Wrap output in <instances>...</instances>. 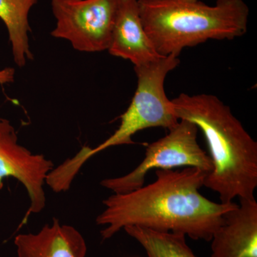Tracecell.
I'll return each instance as SVG.
<instances>
[{
    "instance_id": "cell-1",
    "label": "cell",
    "mask_w": 257,
    "mask_h": 257,
    "mask_svg": "<svg viewBox=\"0 0 257 257\" xmlns=\"http://www.w3.org/2000/svg\"><path fill=\"white\" fill-rule=\"evenodd\" d=\"M152 183L126 194H114L103 201L105 209L96 217L103 240L128 226L188 236L210 241L222 224L224 214L238 205L216 203L199 192L208 174L195 167L157 170Z\"/></svg>"
},
{
    "instance_id": "cell-2",
    "label": "cell",
    "mask_w": 257,
    "mask_h": 257,
    "mask_svg": "<svg viewBox=\"0 0 257 257\" xmlns=\"http://www.w3.org/2000/svg\"><path fill=\"white\" fill-rule=\"evenodd\" d=\"M179 119L188 120L204 134L213 170L204 187L219 194L221 203L253 199L257 187V143L229 106L212 94H179L172 99Z\"/></svg>"
},
{
    "instance_id": "cell-3",
    "label": "cell",
    "mask_w": 257,
    "mask_h": 257,
    "mask_svg": "<svg viewBox=\"0 0 257 257\" xmlns=\"http://www.w3.org/2000/svg\"><path fill=\"white\" fill-rule=\"evenodd\" d=\"M138 7L144 29L162 57L247 31L249 8L243 0H217L214 6L199 0H138Z\"/></svg>"
},
{
    "instance_id": "cell-4",
    "label": "cell",
    "mask_w": 257,
    "mask_h": 257,
    "mask_svg": "<svg viewBox=\"0 0 257 257\" xmlns=\"http://www.w3.org/2000/svg\"><path fill=\"white\" fill-rule=\"evenodd\" d=\"M179 63V56L172 54L152 63L135 67L138 88L128 109L120 116L119 127L97 147H82L77 155L64 161L61 165L64 175L74 178L91 157L109 147L133 145L134 135L145 128L163 127L170 130L175 127L179 119L166 94L165 82L169 72Z\"/></svg>"
},
{
    "instance_id": "cell-5",
    "label": "cell",
    "mask_w": 257,
    "mask_h": 257,
    "mask_svg": "<svg viewBox=\"0 0 257 257\" xmlns=\"http://www.w3.org/2000/svg\"><path fill=\"white\" fill-rule=\"evenodd\" d=\"M199 128L188 120L178 124L164 138L147 145L143 162L127 175L101 181L102 187L114 194H126L141 188L150 170H173L176 167H195L207 174L213 170L209 155L197 142Z\"/></svg>"
},
{
    "instance_id": "cell-6",
    "label": "cell",
    "mask_w": 257,
    "mask_h": 257,
    "mask_svg": "<svg viewBox=\"0 0 257 257\" xmlns=\"http://www.w3.org/2000/svg\"><path fill=\"white\" fill-rule=\"evenodd\" d=\"M121 0H52L57 20L51 32L84 52L108 50Z\"/></svg>"
},
{
    "instance_id": "cell-7",
    "label": "cell",
    "mask_w": 257,
    "mask_h": 257,
    "mask_svg": "<svg viewBox=\"0 0 257 257\" xmlns=\"http://www.w3.org/2000/svg\"><path fill=\"white\" fill-rule=\"evenodd\" d=\"M55 167L52 160L32 153L19 143L18 134L10 120L0 118V189L5 179L15 178L28 192L30 207L23 221L41 212L46 206L45 185L48 174Z\"/></svg>"
},
{
    "instance_id": "cell-8",
    "label": "cell",
    "mask_w": 257,
    "mask_h": 257,
    "mask_svg": "<svg viewBox=\"0 0 257 257\" xmlns=\"http://www.w3.org/2000/svg\"><path fill=\"white\" fill-rule=\"evenodd\" d=\"M211 238V257H257V202L240 199Z\"/></svg>"
},
{
    "instance_id": "cell-9",
    "label": "cell",
    "mask_w": 257,
    "mask_h": 257,
    "mask_svg": "<svg viewBox=\"0 0 257 257\" xmlns=\"http://www.w3.org/2000/svg\"><path fill=\"white\" fill-rule=\"evenodd\" d=\"M107 51L114 57L130 60L135 67L152 63L162 57L144 29L138 0H121Z\"/></svg>"
},
{
    "instance_id": "cell-10",
    "label": "cell",
    "mask_w": 257,
    "mask_h": 257,
    "mask_svg": "<svg viewBox=\"0 0 257 257\" xmlns=\"http://www.w3.org/2000/svg\"><path fill=\"white\" fill-rule=\"evenodd\" d=\"M18 257H85L87 245L82 234L70 225L54 219L38 232L15 238Z\"/></svg>"
},
{
    "instance_id": "cell-11",
    "label": "cell",
    "mask_w": 257,
    "mask_h": 257,
    "mask_svg": "<svg viewBox=\"0 0 257 257\" xmlns=\"http://www.w3.org/2000/svg\"><path fill=\"white\" fill-rule=\"evenodd\" d=\"M38 0H0V19L8 30L15 63L23 67L34 56L30 48L29 13Z\"/></svg>"
},
{
    "instance_id": "cell-12",
    "label": "cell",
    "mask_w": 257,
    "mask_h": 257,
    "mask_svg": "<svg viewBox=\"0 0 257 257\" xmlns=\"http://www.w3.org/2000/svg\"><path fill=\"white\" fill-rule=\"evenodd\" d=\"M124 230L143 246L147 257H197L187 244L185 235L138 226H126Z\"/></svg>"
},
{
    "instance_id": "cell-13",
    "label": "cell",
    "mask_w": 257,
    "mask_h": 257,
    "mask_svg": "<svg viewBox=\"0 0 257 257\" xmlns=\"http://www.w3.org/2000/svg\"><path fill=\"white\" fill-rule=\"evenodd\" d=\"M15 77V69L5 67L0 69V84H9L14 82Z\"/></svg>"
},
{
    "instance_id": "cell-14",
    "label": "cell",
    "mask_w": 257,
    "mask_h": 257,
    "mask_svg": "<svg viewBox=\"0 0 257 257\" xmlns=\"http://www.w3.org/2000/svg\"><path fill=\"white\" fill-rule=\"evenodd\" d=\"M187 1H189V2H196V1H198V0H187Z\"/></svg>"
}]
</instances>
